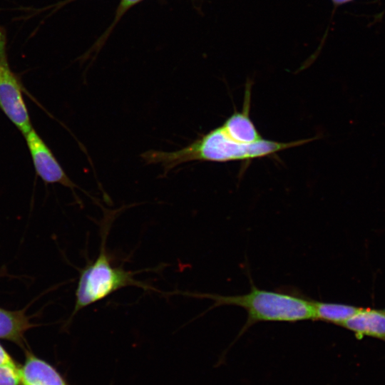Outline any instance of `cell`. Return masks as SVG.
<instances>
[{
	"instance_id": "obj_2",
	"label": "cell",
	"mask_w": 385,
	"mask_h": 385,
	"mask_svg": "<svg viewBox=\"0 0 385 385\" xmlns=\"http://www.w3.org/2000/svg\"><path fill=\"white\" fill-rule=\"evenodd\" d=\"M195 297L210 299L214 302L212 308L232 305L245 309L247 319L239 335L250 327L260 322H297L314 320L312 299L284 291L262 289L252 283L249 292L225 296L216 294H195Z\"/></svg>"
},
{
	"instance_id": "obj_12",
	"label": "cell",
	"mask_w": 385,
	"mask_h": 385,
	"mask_svg": "<svg viewBox=\"0 0 385 385\" xmlns=\"http://www.w3.org/2000/svg\"><path fill=\"white\" fill-rule=\"evenodd\" d=\"M142 1L143 0H120L115 17V23H116L129 9Z\"/></svg>"
},
{
	"instance_id": "obj_13",
	"label": "cell",
	"mask_w": 385,
	"mask_h": 385,
	"mask_svg": "<svg viewBox=\"0 0 385 385\" xmlns=\"http://www.w3.org/2000/svg\"><path fill=\"white\" fill-rule=\"evenodd\" d=\"M11 355L9 352L4 349V347L0 344V366L7 364L14 363Z\"/></svg>"
},
{
	"instance_id": "obj_9",
	"label": "cell",
	"mask_w": 385,
	"mask_h": 385,
	"mask_svg": "<svg viewBox=\"0 0 385 385\" xmlns=\"http://www.w3.org/2000/svg\"><path fill=\"white\" fill-rule=\"evenodd\" d=\"M34 326L24 309L11 311L0 307V339L25 348V334Z\"/></svg>"
},
{
	"instance_id": "obj_5",
	"label": "cell",
	"mask_w": 385,
	"mask_h": 385,
	"mask_svg": "<svg viewBox=\"0 0 385 385\" xmlns=\"http://www.w3.org/2000/svg\"><path fill=\"white\" fill-rule=\"evenodd\" d=\"M24 137L35 170L42 180L47 183H59L72 190L76 187L34 128Z\"/></svg>"
},
{
	"instance_id": "obj_7",
	"label": "cell",
	"mask_w": 385,
	"mask_h": 385,
	"mask_svg": "<svg viewBox=\"0 0 385 385\" xmlns=\"http://www.w3.org/2000/svg\"><path fill=\"white\" fill-rule=\"evenodd\" d=\"M250 88L247 86L242 110L235 112L221 125L227 134L244 143H255L263 138L250 118Z\"/></svg>"
},
{
	"instance_id": "obj_14",
	"label": "cell",
	"mask_w": 385,
	"mask_h": 385,
	"mask_svg": "<svg viewBox=\"0 0 385 385\" xmlns=\"http://www.w3.org/2000/svg\"><path fill=\"white\" fill-rule=\"evenodd\" d=\"M335 4H341L349 1L351 0H332Z\"/></svg>"
},
{
	"instance_id": "obj_6",
	"label": "cell",
	"mask_w": 385,
	"mask_h": 385,
	"mask_svg": "<svg viewBox=\"0 0 385 385\" xmlns=\"http://www.w3.org/2000/svg\"><path fill=\"white\" fill-rule=\"evenodd\" d=\"M19 367L21 385H67L60 373L49 363L26 349Z\"/></svg>"
},
{
	"instance_id": "obj_1",
	"label": "cell",
	"mask_w": 385,
	"mask_h": 385,
	"mask_svg": "<svg viewBox=\"0 0 385 385\" xmlns=\"http://www.w3.org/2000/svg\"><path fill=\"white\" fill-rule=\"evenodd\" d=\"M314 140L312 138L284 143L262 138L255 143H244L227 134L220 125L179 150H149L140 156L145 164L160 165L164 174H167L175 167L192 161L225 163L252 160L272 155Z\"/></svg>"
},
{
	"instance_id": "obj_11",
	"label": "cell",
	"mask_w": 385,
	"mask_h": 385,
	"mask_svg": "<svg viewBox=\"0 0 385 385\" xmlns=\"http://www.w3.org/2000/svg\"><path fill=\"white\" fill-rule=\"evenodd\" d=\"M0 385H21L19 367L15 362L0 366Z\"/></svg>"
},
{
	"instance_id": "obj_10",
	"label": "cell",
	"mask_w": 385,
	"mask_h": 385,
	"mask_svg": "<svg viewBox=\"0 0 385 385\" xmlns=\"http://www.w3.org/2000/svg\"><path fill=\"white\" fill-rule=\"evenodd\" d=\"M314 320L323 321L337 325L342 324L361 308L351 305L324 302L312 299Z\"/></svg>"
},
{
	"instance_id": "obj_8",
	"label": "cell",
	"mask_w": 385,
	"mask_h": 385,
	"mask_svg": "<svg viewBox=\"0 0 385 385\" xmlns=\"http://www.w3.org/2000/svg\"><path fill=\"white\" fill-rule=\"evenodd\" d=\"M342 326L358 337L385 338V311L361 308Z\"/></svg>"
},
{
	"instance_id": "obj_4",
	"label": "cell",
	"mask_w": 385,
	"mask_h": 385,
	"mask_svg": "<svg viewBox=\"0 0 385 385\" xmlns=\"http://www.w3.org/2000/svg\"><path fill=\"white\" fill-rule=\"evenodd\" d=\"M0 108L24 135L33 128L20 85L8 65L5 36L1 30Z\"/></svg>"
},
{
	"instance_id": "obj_3",
	"label": "cell",
	"mask_w": 385,
	"mask_h": 385,
	"mask_svg": "<svg viewBox=\"0 0 385 385\" xmlns=\"http://www.w3.org/2000/svg\"><path fill=\"white\" fill-rule=\"evenodd\" d=\"M108 230V227L102 229L101 244L98 257L81 271L72 316L123 287L135 286L145 289L150 288L134 278L136 272L112 265L106 247Z\"/></svg>"
}]
</instances>
